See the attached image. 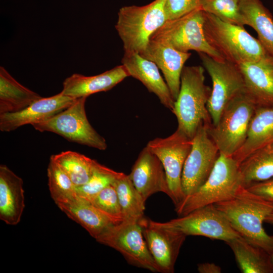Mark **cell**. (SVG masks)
I'll return each instance as SVG.
<instances>
[{
    "label": "cell",
    "instance_id": "38",
    "mask_svg": "<svg viewBox=\"0 0 273 273\" xmlns=\"http://www.w3.org/2000/svg\"><path fill=\"white\" fill-rule=\"evenodd\" d=\"M271 262L273 265V252H272L271 254H270Z\"/></svg>",
    "mask_w": 273,
    "mask_h": 273
},
{
    "label": "cell",
    "instance_id": "17",
    "mask_svg": "<svg viewBox=\"0 0 273 273\" xmlns=\"http://www.w3.org/2000/svg\"><path fill=\"white\" fill-rule=\"evenodd\" d=\"M140 55L153 62L161 70L175 101L179 92L183 69L191 53L179 51L164 42L150 39L146 49Z\"/></svg>",
    "mask_w": 273,
    "mask_h": 273
},
{
    "label": "cell",
    "instance_id": "30",
    "mask_svg": "<svg viewBox=\"0 0 273 273\" xmlns=\"http://www.w3.org/2000/svg\"><path fill=\"white\" fill-rule=\"evenodd\" d=\"M47 176L50 194L57 205L69 203L79 198L77 187L59 165L51 159L47 168Z\"/></svg>",
    "mask_w": 273,
    "mask_h": 273
},
{
    "label": "cell",
    "instance_id": "31",
    "mask_svg": "<svg viewBox=\"0 0 273 273\" xmlns=\"http://www.w3.org/2000/svg\"><path fill=\"white\" fill-rule=\"evenodd\" d=\"M120 173L96 161L89 180L84 185L77 187L78 196L89 201L104 189L112 185Z\"/></svg>",
    "mask_w": 273,
    "mask_h": 273
},
{
    "label": "cell",
    "instance_id": "32",
    "mask_svg": "<svg viewBox=\"0 0 273 273\" xmlns=\"http://www.w3.org/2000/svg\"><path fill=\"white\" fill-rule=\"evenodd\" d=\"M201 8L222 21L245 25L239 7V0H200Z\"/></svg>",
    "mask_w": 273,
    "mask_h": 273
},
{
    "label": "cell",
    "instance_id": "26",
    "mask_svg": "<svg viewBox=\"0 0 273 273\" xmlns=\"http://www.w3.org/2000/svg\"><path fill=\"white\" fill-rule=\"evenodd\" d=\"M244 24L252 27L258 40L273 56V17L260 0H239Z\"/></svg>",
    "mask_w": 273,
    "mask_h": 273
},
{
    "label": "cell",
    "instance_id": "22",
    "mask_svg": "<svg viewBox=\"0 0 273 273\" xmlns=\"http://www.w3.org/2000/svg\"><path fill=\"white\" fill-rule=\"evenodd\" d=\"M273 144V106L257 107L249 125L246 138L232 156L239 164L255 151Z\"/></svg>",
    "mask_w": 273,
    "mask_h": 273
},
{
    "label": "cell",
    "instance_id": "35",
    "mask_svg": "<svg viewBox=\"0 0 273 273\" xmlns=\"http://www.w3.org/2000/svg\"><path fill=\"white\" fill-rule=\"evenodd\" d=\"M246 188L273 205V178L253 184Z\"/></svg>",
    "mask_w": 273,
    "mask_h": 273
},
{
    "label": "cell",
    "instance_id": "27",
    "mask_svg": "<svg viewBox=\"0 0 273 273\" xmlns=\"http://www.w3.org/2000/svg\"><path fill=\"white\" fill-rule=\"evenodd\" d=\"M243 186L273 178V144L260 148L247 156L239 164Z\"/></svg>",
    "mask_w": 273,
    "mask_h": 273
},
{
    "label": "cell",
    "instance_id": "8",
    "mask_svg": "<svg viewBox=\"0 0 273 273\" xmlns=\"http://www.w3.org/2000/svg\"><path fill=\"white\" fill-rule=\"evenodd\" d=\"M204 21V11L197 9L179 18L166 20L150 39L164 42L180 52L192 50L218 60H225L206 40Z\"/></svg>",
    "mask_w": 273,
    "mask_h": 273
},
{
    "label": "cell",
    "instance_id": "14",
    "mask_svg": "<svg viewBox=\"0 0 273 273\" xmlns=\"http://www.w3.org/2000/svg\"><path fill=\"white\" fill-rule=\"evenodd\" d=\"M149 251L159 272L172 273L186 236L157 225L144 217L139 221Z\"/></svg>",
    "mask_w": 273,
    "mask_h": 273
},
{
    "label": "cell",
    "instance_id": "20",
    "mask_svg": "<svg viewBox=\"0 0 273 273\" xmlns=\"http://www.w3.org/2000/svg\"><path fill=\"white\" fill-rule=\"evenodd\" d=\"M128 76L122 64L94 76L75 73L64 80L61 92L76 99L87 97L92 94L112 89Z\"/></svg>",
    "mask_w": 273,
    "mask_h": 273
},
{
    "label": "cell",
    "instance_id": "13",
    "mask_svg": "<svg viewBox=\"0 0 273 273\" xmlns=\"http://www.w3.org/2000/svg\"><path fill=\"white\" fill-rule=\"evenodd\" d=\"M202 124L192 139V149L186 160L181 175L185 198L195 192L207 180L219 155V151Z\"/></svg>",
    "mask_w": 273,
    "mask_h": 273
},
{
    "label": "cell",
    "instance_id": "25",
    "mask_svg": "<svg viewBox=\"0 0 273 273\" xmlns=\"http://www.w3.org/2000/svg\"><path fill=\"white\" fill-rule=\"evenodd\" d=\"M243 273H273L270 254L263 248L239 237L226 243Z\"/></svg>",
    "mask_w": 273,
    "mask_h": 273
},
{
    "label": "cell",
    "instance_id": "28",
    "mask_svg": "<svg viewBox=\"0 0 273 273\" xmlns=\"http://www.w3.org/2000/svg\"><path fill=\"white\" fill-rule=\"evenodd\" d=\"M50 159L59 165L77 187L87 182L93 174L97 161L72 151L53 155Z\"/></svg>",
    "mask_w": 273,
    "mask_h": 273
},
{
    "label": "cell",
    "instance_id": "3",
    "mask_svg": "<svg viewBox=\"0 0 273 273\" xmlns=\"http://www.w3.org/2000/svg\"><path fill=\"white\" fill-rule=\"evenodd\" d=\"M203 30L208 43L225 60L236 64L256 62L270 55L243 26L205 12Z\"/></svg>",
    "mask_w": 273,
    "mask_h": 273
},
{
    "label": "cell",
    "instance_id": "23",
    "mask_svg": "<svg viewBox=\"0 0 273 273\" xmlns=\"http://www.w3.org/2000/svg\"><path fill=\"white\" fill-rule=\"evenodd\" d=\"M57 206L68 217L80 224L95 239L109 228L117 224L89 201L79 196L71 203L58 204Z\"/></svg>",
    "mask_w": 273,
    "mask_h": 273
},
{
    "label": "cell",
    "instance_id": "1",
    "mask_svg": "<svg viewBox=\"0 0 273 273\" xmlns=\"http://www.w3.org/2000/svg\"><path fill=\"white\" fill-rule=\"evenodd\" d=\"M214 205L242 238L269 254L273 252V236L267 234L263 226L273 211V205L244 187L233 198Z\"/></svg>",
    "mask_w": 273,
    "mask_h": 273
},
{
    "label": "cell",
    "instance_id": "4",
    "mask_svg": "<svg viewBox=\"0 0 273 273\" xmlns=\"http://www.w3.org/2000/svg\"><path fill=\"white\" fill-rule=\"evenodd\" d=\"M243 187L239 164L232 156L219 152L207 180L175 206V211L178 216H182L199 208L228 201Z\"/></svg>",
    "mask_w": 273,
    "mask_h": 273
},
{
    "label": "cell",
    "instance_id": "18",
    "mask_svg": "<svg viewBox=\"0 0 273 273\" xmlns=\"http://www.w3.org/2000/svg\"><path fill=\"white\" fill-rule=\"evenodd\" d=\"M121 63L129 76L140 81L158 98L163 105L173 112L175 101L158 67L153 62L138 53L124 52Z\"/></svg>",
    "mask_w": 273,
    "mask_h": 273
},
{
    "label": "cell",
    "instance_id": "9",
    "mask_svg": "<svg viewBox=\"0 0 273 273\" xmlns=\"http://www.w3.org/2000/svg\"><path fill=\"white\" fill-rule=\"evenodd\" d=\"M212 80V87L207 104L212 120L216 125L228 104L245 92L244 79L237 64L226 60H218L204 53H198Z\"/></svg>",
    "mask_w": 273,
    "mask_h": 273
},
{
    "label": "cell",
    "instance_id": "16",
    "mask_svg": "<svg viewBox=\"0 0 273 273\" xmlns=\"http://www.w3.org/2000/svg\"><path fill=\"white\" fill-rule=\"evenodd\" d=\"M128 176L144 203L156 193L162 192L168 195L163 165L147 146L139 154Z\"/></svg>",
    "mask_w": 273,
    "mask_h": 273
},
{
    "label": "cell",
    "instance_id": "29",
    "mask_svg": "<svg viewBox=\"0 0 273 273\" xmlns=\"http://www.w3.org/2000/svg\"><path fill=\"white\" fill-rule=\"evenodd\" d=\"M112 186L117 192L124 220L140 221L145 217V203L128 175L120 172Z\"/></svg>",
    "mask_w": 273,
    "mask_h": 273
},
{
    "label": "cell",
    "instance_id": "7",
    "mask_svg": "<svg viewBox=\"0 0 273 273\" xmlns=\"http://www.w3.org/2000/svg\"><path fill=\"white\" fill-rule=\"evenodd\" d=\"M86 98H77L65 110L32 125L40 132H52L69 141L105 150L107 148L106 140L94 129L87 118L85 110Z\"/></svg>",
    "mask_w": 273,
    "mask_h": 273
},
{
    "label": "cell",
    "instance_id": "15",
    "mask_svg": "<svg viewBox=\"0 0 273 273\" xmlns=\"http://www.w3.org/2000/svg\"><path fill=\"white\" fill-rule=\"evenodd\" d=\"M76 100L61 92L50 97H42L20 111L1 114L0 130L9 132L43 121L65 110Z\"/></svg>",
    "mask_w": 273,
    "mask_h": 273
},
{
    "label": "cell",
    "instance_id": "37",
    "mask_svg": "<svg viewBox=\"0 0 273 273\" xmlns=\"http://www.w3.org/2000/svg\"><path fill=\"white\" fill-rule=\"evenodd\" d=\"M265 222L273 224V211L267 216Z\"/></svg>",
    "mask_w": 273,
    "mask_h": 273
},
{
    "label": "cell",
    "instance_id": "33",
    "mask_svg": "<svg viewBox=\"0 0 273 273\" xmlns=\"http://www.w3.org/2000/svg\"><path fill=\"white\" fill-rule=\"evenodd\" d=\"M89 202L116 223L124 220L117 192L112 185L104 189Z\"/></svg>",
    "mask_w": 273,
    "mask_h": 273
},
{
    "label": "cell",
    "instance_id": "5",
    "mask_svg": "<svg viewBox=\"0 0 273 273\" xmlns=\"http://www.w3.org/2000/svg\"><path fill=\"white\" fill-rule=\"evenodd\" d=\"M166 0H154L143 6L121 8L115 26L121 38L124 52L142 53L152 34L166 21Z\"/></svg>",
    "mask_w": 273,
    "mask_h": 273
},
{
    "label": "cell",
    "instance_id": "34",
    "mask_svg": "<svg viewBox=\"0 0 273 273\" xmlns=\"http://www.w3.org/2000/svg\"><path fill=\"white\" fill-rule=\"evenodd\" d=\"M201 8L200 0H166L164 11L166 20L182 17Z\"/></svg>",
    "mask_w": 273,
    "mask_h": 273
},
{
    "label": "cell",
    "instance_id": "19",
    "mask_svg": "<svg viewBox=\"0 0 273 273\" xmlns=\"http://www.w3.org/2000/svg\"><path fill=\"white\" fill-rule=\"evenodd\" d=\"M243 77L245 92L257 107L273 106V56L238 65Z\"/></svg>",
    "mask_w": 273,
    "mask_h": 273
},
{
    "label": "cell",
    "instance_id": "21",
    "mask_svg": "<svg viewBox=\"0 0 273 273\" xmlns=\"http://www.w3.org/2000/svg\"><path fill=\"white\" fill-rule=\"evenodd\" d=\"M22 179L7 166L0 165V219L9 225L17 224L25 207Z\"/></svg>",
    "mask_w": 273,
    "mask_h": 273
},
{
    "label": "cell",
    "instance_id": "11",
    "mask_svg": "<svg viewBox=\"0 0 273 273\" xmlns=\"http://www.w3.org/2000/svg\"><path fill=\"white\" fill-rule=\"evenodd\" d=\"M96 240L120 253L129 264L159 272L139 221L124 220L109 228Z\"/></svg>",
    "mask_w": 273,
    "mask_h": 273
},
{
    "label": "cell",
    "instance_id": "12",
    "mask_svg": "<svg viewBox=\"0 0 273 273\" xmlns=\"http://www.w3.org/2000/svg\"><path fill=\"white\" fill-rule=\"evenodd\" d=\"M192 144V139L177 128L170 135L165 138H155L149 141L147 145L163 165L169 191L168 196L175 207L185 198L181 175Z\"/></svg>",
    "mask_w": 273,
    "mask_h": 273
},
{
    "label": "cell",
    "instance_id": "24",
    "mask_svg": "<svg viewBox=\"0 0 273 273\" xmlns=\"http://www.w3.org/2000/svg\"><path fill=\"white\" fill-rule=\"evenodd\" d=\"M41 98L0 67V114L20 111Z\"/></svg>",
    "mask_w": 273,
    "mask_h": 273
},
{
    "label": "cell",
    "instance_id": "6",
    "mask_svg": "<svg viewBox=\"0 0 273 273\" xmlns=\"http://www.w3.org/2000/svg\"><path fill=\"white\" fill-rule=\"evenodd\" d=\"M257 106L245 92L235 97L222 111L217 123L207 126L210 137L219 152L232 156L246 138Z\"/></svg>",
    "mask_w": 273,
    "mask_h": 273
},
{
    "label": "cell",
    "instance_id": "36",
    "mask_svg": "<svg viewBox=\"0 0 273 273\" xmlns=\"http://www.w3.org/2000/svg\"><path fill=\"white\" fill-rule=\"evenodd\" d=\"M197 270L200 273H220L221 267L214 263H200L197 265Z\"/></svg>",
    "mask_w": 273,
    "mask_h": 273
},
{
    "label": "cell",
    "instance_id": "10",
    "mask_svg": "<svg viewBox=\"0 0 273 273\" xmlns=\"http://www.w3.org/2000/svg\"><path fill=\"white\" fill-rule=\"evenodd\" d=\"M169 221L155 223L187 236H200L227 242L241 237L225 214L214 204L196 209Z\"/></svg>",
    "mask_w": 273,
    "mask_h": 273
},
{
    "label": "cell",
    "instance_id": "2",
    "mask_svg": "<svg viewBox=\"0 0 273 273\" xmlns=\"http://www.w3.org/2000/svg\"><path fill=\"white\" fill-rule=\"evenodd\" d=\"M211 91V88L205 84L202 66L184 67L172 113L177 120V129L191 139L201 125L212 123L207 108Z\"/></svg>",
    "mask_w": 273,
    "mask_h": 273
}]
</instances>
